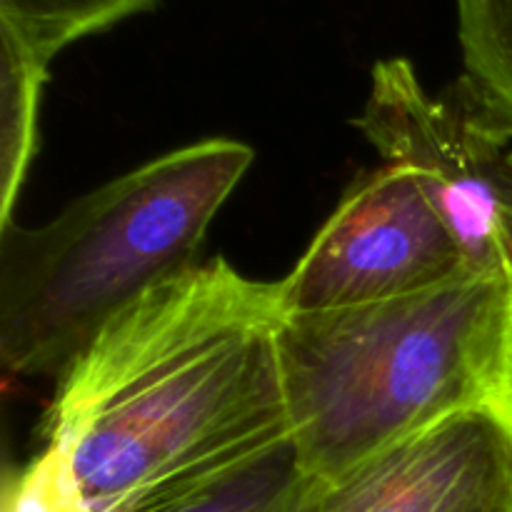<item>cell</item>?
Listing matches in <instances>:
<instances>
[{
    "mask_svg": "<svg viewBox=\"0 0 512 512\" xmlns=\"http://www.w3.org/2000/svg\"><path fill=\"white\" fill-rule=\"evenodd\" d=\"M278 283L223 258L115 315L58 378L48 443L88 512H158L290 440Z\"/></svg>",
    "mask_w": 512,
    "mask_h": 512,
    "instance_id": "1",
    "label": "cell"
},
{
    "mask_svg": "<svg viewBox=\"0 0 512 512\" xmlns=\"http://www.w3.org/2000/svg\"><path fill=\"white\" fill-rule=\"evenodd\" d=\"M510 303V283L470 275L388 303L280 315L290 440L308 478L328 483L495 400Z\"/></svg>",
    "mask_w": 512,
    "mask_h": 512,
    "instance_id": "2",
    "label": "cell"
},
{
    "mask_svg": "<svg viewBox=\"0 0 512 512\" xmlns=\"http://www.w3.org/2000/svg\"><path fill=\"white\" fill-rule=\"evenodd\" d=\"M253 158L238 140H203L95 188L50 223L0 225L3 368L60 378L115 315L198 265Z\"/></svg>",
    "mask_w": 512,
    "mask_h": 512,
    "instance_id": "3",
    "label": "cell"
},
{
    "mask_svg": "<svg viewBox=\"0 0 512 512\" xmlns=\"http://www.w3.org/2000/svg\"><path fill=\"white\" fill-rule=\"evenodd\" d=\"M408 168L478 278L512 285V118L470 78L428 93L405 58L380 60L355 120Z\"/></svg>",
    "mask_w": 512,
    "mask_h": 512,
    "instance_id": "4",
    "label": "cell"
},
{
    "mask_svg": "<svg viewBox=\"0 0 512 512\" xmlns=\"http://www.w3.org/2000/svg\"><path fill=\"white\" fill-rule=\"evenodd\" d=\"M470 275L415 175L385 163L345 193L280 280L278 308L280 315H303L388 303Z\"/></svg>",
    "mask_w": 512,
    "mask_h": 512,
    "instance_id": "5",
    "label": "cell"
},
{
    "mask_svg": "<svg viewBox=\"0 0 512 512\" xmlns=\"http://www.w3.org/2000/svg\"><path fill=\"white\" fill-rule=\"evenodd\" d=\"M295 512H512V420L458 410L308 490Z\"/></svg>",
    "mask_w": 512,
    "mask_h": 512,
    "instance_id": "6",
    "label": "cell"
},
{
    "mask_svg": "<svg viewBox=\"0 0 512 512\" xmlns=\"http://www.w3.org/2000/svg\"><path fill=\"white\" fill-rule=\"evenodd\" d=\"M48 68L0 35V225L13 208L38 148L40 95Z\"/></svg>",
    "mask_w": 512,
    "mask_h": 512,
    "instance_id": "7",
    "label": "cell"
},
{
    "mask_svg": "<svg viewBox=\"0 0 512 512\" xmlns=\"http://www.w3.org/2000/svg\"><path fill=\"white\" fill-rule=\"evenodd\" d=\"M313 485L288 440L158 512H295Z\"/></svg>",
    "mask_w": 512,
    "mask_h": 512,
    "instance_id": "8",
    "label": "cell"
},
{
    "mask_svg": "<svg viewBox=\"0 0 512 512\" xmlns=\"http://www.w3.org/2000/svg\"><path fill=\"white\" fill-rule=\"evenodd\" d=\"M158 0H0V35L45 68L70 43L150 10Z\"/></svg>",
    "mask_w": 512,
    "mask_h": 512,
    "instance_id": "9",
    "label": "cell"
},
{
    "mask_svg": "<svg viewBox=\"0 0 512 512\" xmlns=\"http://www.w3.org/2000/svg\"><path fill=\"white\" fill-rule=\"evenodd\" d=\"M468 75L512 118V0H458Z\"/></svg>",
    "mask_w": 512,
    "mask_h": 512,
    "instance_id": "10",
    "label": "cell"
},
{
    "mask_svg": "<svg viewBox=\"0 0 512 512\" xmlns=\"http://www.w3.org/2000/svg\"><path fill=\"white\" fill-rule=\"evenodd\" d=\"M3 512H88L63 453L45 445L28 465L8 470Z\"/></svg>",
    "mask_w": 512,
    "mask_h": 512,
    "instance_id": "11",
    "label": "cell"
},
{
    "mask_svg": "<svg viewBox=\"0 0 512 512\" xmlns=\"http://www.w3.org/2000/svg\"><path fill=\"white\" fill-rule=\"evenodd\" d=\"M495 403L505 410V415L512 420V303L508 315V330H505L503 358H500L498 385H495Z\"/></svg>",
    "mask_w": 512,
    "mask_h": 512,
    "instance_id": "12",
    "label": "cell"
}]
</instances>
